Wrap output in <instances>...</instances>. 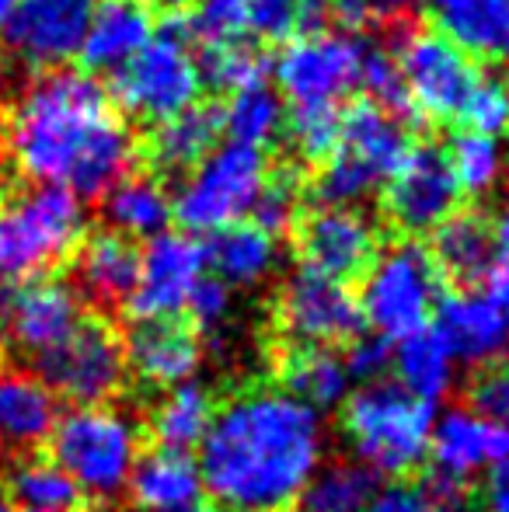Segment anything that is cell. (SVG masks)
Masks as SVG:
<instances>
[{
	"label": "cell",
	"instance_id": "6da1fadb",
	"mask_svg": "<svg viewBox=\"0 0 509 512\" xmlns=\"http://www.w3.org/2000/svg\"><path fill=\"white\" fill-rule=\"evenodd\" d=\"M325 460V425L293 394L255 387L213 411L199 443L203 492L224 512H286Z\"/></svg>",
	"mask_w": 509,
	"mask_h": 512
},
{
	"label": "cell",
	"instance_id": "7a4b0ae2",
	"mask_svg": "<svg viewBox=\"0 0 509 512\" xmlns=\"http://www.w3.org/2000/svg\"><path fill=\"white\" fill-rule=\"evenodd\" d=\"M14 168L35 185H60L77 199H102L136 164L133 133L91 74L46 70L4 126Z\"/></svg>",
	"mask_w": 509,
	"mask_h": 512
},
{
	"label": "cell",
	"instance_id": "3957f363",
	"mask_svg": "<svg viewBox=\"0 0 509 512\" xmlns=\"http://www.w3.org/2000/svg\"><path fill=\"white\" fill-rule=\"evenodd\" d=\"M342 432L356 464L384 478H405L429 457L436 411L401 384H363L342 405Z\"/></svg>",
	"mask_w": 509,
	"mask_h": 512
},
{
	"label": "cell",
	"instance_id": "277c9868",
	"mask_svg": "<svg viewBox=\"0 0 509 512\" xmlns=\"http://www.w3.org/2000/svg\"><path fill=\"white\" fill-rule=\"evenodd\" d=\"M46 443L49 457L91 502H112L126 495L129 478L143 457L136 422L109 405H88L60 415Z\"/></svg>",
	"mask_w": 509,
	"mask_h": 512
},
{
	"label": "cell",
	"instance_id": "5b68a950",
	"mask_svg": "<svg viewBox=\"0 0 509 512\" xmlns=\"http://www.w3.org/2000/svg\"><path fill=\"white\" fill-rule=\"evenodd\" d=\"M84 203L60 185H35L0 206V283L49 276L84 241Z\"/></svg>",
	"mask_w": 509,
	"mask_h": 512
},
{
	"label": "cell",
	"instance_id": "8992f818",
	"mask_svg": "<svg viewBox=\"0 0 509 512\" xmlns=\"http://www.w3.org/2000/svg\"><path fill=\"white\" fill-rule=\"evenodd\" d=\"M408 150H412V143H408L405 119L384 112L374 102L349 108V112H342L339 143H335L332 157L321 164L314 196L321 206L367 203L398 171Z\"/></svg>",
	"mask_w": 509,
	"mask_h": 512
},
{
	"label": "cell",
	"instance_id": "52a82bcc",
	"mask_svg": "<svg viewBox=\"0 0 509 512\" xmlns=\"http://www.w3.org/2000/svg\"><path fill=\"white\" fill-rule=\"evenodd\" d=\"M356 300L363 324H370L374 335L387 342H398L429 328V317L443 300V272L426 244L398 241L374 255Z\"/></svg>",
	"mask_w": 509,
	"mask_h": 512
},
{
	"label": "cell",
	"instance_id": "ba28073f",
	"mask_svg": "<svg viewBox=\"0 0 509 512\" xmlns=\"http://www.w3.org/2000/svg\"><path fill=\"white\" fill-rule=\"evenodd\" d=\"M189 39L192 35L185 21H171L161 32H154V39L123 70L112 74L109 98H116L126 115L150 126L192 108L203 91V74Z\"/></svg>",
	"mask_w": 509,
	"mask_h": 512
},
{
	"label": "cell",
	"instance_id": "9c48e42d",
	"mask_svg": "<svg viewBox=\"0 0 509 512\" xmlns=\"http://www.w3.org/2000/svg\"><path fill=\"white\" fill-rule=\"evenodd\" d=\"M269 178V161L258 147L220 143L189 171L171 199V213L185 234H217L252 213Z\"/></svg>",
	"mask_w": 509,
	"mask_h": 512
},
{
	"label": "cell",
	"instance_id": "30bf717a",
	"mask_svg": "<svg viewBox=\"0 0 509 512\" xmlns=\"http://www.w3.org/2000/svg\"><path fill=\"white\" fill-rule=\"evenodd\" d=\"M367 46L342 28H314L290 39L272 60L279 95L297 105H339L360 88Z\"/></svg>",
	"mask_w": 509,
	"mask_h": 512
},
{
	"label": "cell",
	"instance_id": "8fae6325",
	"mask_svg": "<svg viewBox=\"0 0 509 512\" xmlns=\"http://www.w3.org/2000/svg\"><path fill=\"white\" fill-rule=\"evenodd\" d=\"M35 377L56 394L74 401V408L109 405L126 384L123 338L105 321L84 317L63 342L32 359Z\"/></svg>",
	"mask_w": 509,
	"mask_h": 512
},
{
	"label": "cell",
	"instance_id": "7c38bea8",
	"mask_svg": "<svg viewBox=\"0 0 509 512\" xmlns=\"http://www.w3.org/2000/svg\"><path fill=\"white\" fill-rule=\"evenodd\" d=\"M391 56L401 70L412 108H419L429 119H457L471 88L482 77L475 70V60L464 56L450 39H443L436 28H398Z\"/></svg>",
	"mask_w": 509,
	"mask_h": 512
},
{
	"label": "cell",
	"instance_id": "4fadbf2b",
	"mask_svg": "<svg viewBox=\"0 0 509 512\" xmlns=\"http://www.w3.org/2000/svg\"><path fill=\"white\" fill-rule=\"evenodd\" d=\"M84 321V300L70 283L53 276L0 283V345L39 359Z\"/></svg>",
	"mask_w": 509,
	"mask_h": 512
},
{
	"label": "cell",
	"instance_id": "5bb4252c",
	"mask_svg": "<svg viewBox=\"0 0 509 512\" xmlns=\"http://www.w3.org/2000/svg\"><path fill=\"white\" fill-rule=\"evenodd\" d=\"M276 321L293 345H321V349L353 342L363 328L360 300L349 283L314 269H297L283 283Z\"/></svg>",
	"mask_w": 509,
	"mask_h": 512
},
{
	"label": "cell",
	"instance_id": "9a60e30c",
	"mask_svg": "<svg viewBox=\"0 0 509 512\" xmlns=\"http://www.w3.org/2000/svg\"><path fill=\"white\" fill-rule=\"evenodd\" d=\"M98 0H18L0 39L28 70H63L81 53Z\"/></svg>",
	"mask_w": 509,
	"mask_h": 512
},
{
	"label": "cell",
	"instance_id": "2e32d148",
	"mask_svg": "<svg viewBox=\"0 0 509 512\" xmlns=\"http://www.w3.org/2000/svg\"><path fill=\"white\" fill-rule=\"evenodd\" d=\"M206 276V244L196 234H164L150 237L140 251V276L129 293L126 307L136 321H164L178 317L189 304L192 290Z\"/></svg>",
	"mask_w": 509,
	"mask_h": 512
},
{
	"label": "cell",
	"instance_id": "e0dca14e",
	"mask_svg": "<svg viewBox=\"0 0 509 512\" xmlns=\"http://www.w3.org/2000/svg\"><path fill=\"white\" fill-rule=\"evenodd\" d=\"M457 203H461V189L450 171L447 150L433 143H419L408 150L398 171L387 178V220L408 234H433L450 213H457Z\"/></svg>",
	"mask_w": 509,
	"mask_h": 512
},
{
	"label": "cell",
	"instance_id": "ac0fdd59",
	"mask_svg": "<svg viewBox=\"0 0 509 512\" xmlns=\"http://www.w3.org/2000/svg\"><path fill=\"white\" fill-rule=\"evenodd\" d=\"M377 223L360 206H318L300 220V258L304 269L325 272L332 279L363 276L377 255Z\"/></svg>",
	"mask_w": 509,
	"mask_h": 512
},
{
	"label": "cell",
	"instance_id": "d6986e66",
	"mask_svg": "<svg viewBox=\"0 0 509 512\" xmlns=\"http://www.w3.org/2000/svg\"><path fill=\"white\" fill-rule=\"evenodd\" d=\"M509 457V425L489 422L471 408H450L433 422L429 460L436 481L468 488L471 478L489 474L499 460Z\"/></svg>",
	"mask_w": 509,
	"mask_h": 512
},
{
	"label": "cell",
	"instance_id": "ffe728a7",
	"mask_svg": "<svg viewBox=\"0 0 509 512\" xmlns=\"http://www.w3.org/2000/svg\"><path fill=\"white\" fill-rule=\"evenodd\" d=\"M126 370L154 391H171L178 384L196 380V370L203 363V342L196 328L164 317V321H136L123 342Z\"/></svg>",
	"mask_w": 509,
	"mask_h": 512
},
{
	"label": "cell",
	"instance_id": "44dd1931",
	"mask_svg": "<svg viewBox=\"0 0 509 512\" xmlns=\"http://www.w3.org/2000/svg\"><path fill=\"white\" fill-rule=\"evenodd\" d=\"M440 321L436 331L443 335V342L450 345V352L457 356V363H496L509 352V304H499L489 293H454V297L440 300Z\"/></svg>",
	"mask_w": 509,
	"mask_h": 512
},
{
	"label": "cell",
	"instance_id": "7402d4cb",
	"mask_svg": "<svg viewBox=\"0 0 509 512\" xmlns=\"http://www.w3.org/2000/svg\"><path fill=\"white\" fill-rule=\"evenodd\" d=\"M154 39V11L147 0H98L81 42L88 74H116Z\"/></svg>",
	"mask_w": 509,
	"mask_h": 512
},
{
	"label": "cell",
	"instance_id": "603a6c76",
	"mask_svg": "<svg viewBox=\"0 0 509 512\" xmlns=\"http://www.w3.org/2000/svg\"><path fill=\"white\" fill-rule=\"evenodd\" d=\"M74 255V290L81 293V300H91L98 307L126 304L136 286V276H140L136 241L116 234V230H102V234H91L88 241H81Z\"/></svg>",
	"mask_w": 509,
	"mask_h": 512
},
{
	"label": "cell",
	"instance_id": "cb8c5ba5",
	"mask_svg": "<svg viewBox=\"0 0 509 512\" xmlns=\"http://www.w3.org/2000/svg\"><path fill=\"white\" fill-rule=\"evenodd\" d=\"M433 28L471 60H509V0H429Z\"/></svg>",
	"mask_w": 509,
	"mask_h": 512
},
{
	"label": "cell",
	"instance_id": "d4e9b609",
	"mask_svg": "<svg viewBox=\"0 0 509 512\" xmlns=\"http://www.w3.org/2000/svg\"><path fill=\"white\" fill-rule=\"evenodd\" d=\"M126 495L143 512H178L189 509L203 495V474L192 453L154 450L140 457Z\"/></svg>",
	"mask_w": 509,
	"mask_h": 512
},
{
	"label": "cell",
	"instance_id": "484cf974",
	"mask_svg": "<svg viewBox=\"0 0 509 512\" xmlns=\"http://www.w3.org/2000/svg\"><path fill=\"white\" fill-rule=\"evenodd\" d=\"M206 269L231 290H252L279 269V244L255 223H231L206 244Z\"/></svg>",
	"mask_w": 509,
	"mask_h": 512
},
{
	"label": "cell",
	"instance_id": "4316f807",
	"mask_svg": "<svg viewBox=\"0 0 509 512\" xmlns=\"http://www.w3.org/2000/svg\"><path fill=\"white\" fill-rule=\"evenodd\" d=\"M56 418V394L35 373H0V443L32 450L46 443Z\"/></svg>",
	"mask_w": 509,
	"mask_h": 512
},
{
	"label": "cell",
	"instance_id": "83f0119b",
	"mask_svg": "<svg viewBox=\"0 0 509 512\" xmlns=\"http://www.w3.org/2000/svg\"><path fill=\"white\" fill-rule=\"evenodd\" d=\"M279 377H283L286 394H293L300 405L314 408L318 415L346 405V398L353 394L346 359L321 345H293L279 366Z\"/></svg>",
	"mask_w": 509,
	"mask_h": 512
},
{
	"label": "cell",
	"instance_id": "f1b7e54d",
	"mask_svg": "<svg viewBox=\"0 0 509 512\" xmlns=\"http://www.w3.org/2000/svg\"><path fill=\"white\" fill-rule=\"evenodd\" d=\"M220 136V112L217 108L192 105L171 119L157 122L147 136V157L157 171H192Z\"/></svg>",
	"mask_w": 509,
	"mask_h": 512
},
{
	"label": "cell",
	"instance_id": "f546056e",
	"mask_svg": "<svg viewBox=\"0 0 509 512\" xmlns=\"http://www.w3.org/2000/svg\"><path fill=\"white\" fill-rule=\"evenodd\" d=\"M391 366L398 373V384L429 405L447 398L457 377V356L436 328H422L415 335L398 338Z\"/></svg>",
	"mask_w": 509,
	"mask_h": 512
},
{
	"label": "cell",
	"instance_id": "4dcf8cb0",
	"mask_svg": "<svg viewBox=\"0 0 509 512\" xmlns=\"http://www.w3.org/2000/svg\"><path fill=\"white\" fill-rule=\"evenodd\" d=\"M102 199L109 227L129 241H150V237L164 234L168 223L175 220L168 189L150 175H126Z\"/></svg>",
	"mask_w": 509,
	"mask_h": 512
},
{
	"label": "cell",
	"instance_id": "1f68e13d",
	"mask_svg": "<svg viewBox=\"0 0 509 512\" xmlns=\"http://www.w3.org/2000/svg\"><path fill=\"white\" fill-rule=\"evenodd\" d=\"M429 255L436 258L443 279L457 283H475L485 279L492 262V223L482 213H450L433 230Z\"/></svg>",
	"mask_w": 509,
	"mask_h": 512
},
{
	"label": "cell",
	"instance_id": "d6a6232c",
	"mask_svg": "<svg viewBox=\"0 0 509 512\" xmlns=\"http://www.w3.org/2000/svg\"><path fill=\"white\" fill-rule=\"evenodd\" d=\"M213 411L217 405H213L210 391L196 380L164 391V398L150 411V436H154L157 450H199L213 425Z\"/></svg>",
	"mask_w": 509,
	"mask_h": 512
},
{
	"label": "cell",
	"instance_id": "836d02e7",
	"mask_svg": "<svg viewBox=\"0 0 509 512\" xmlns=\"http://www.w3.org/2000/svg\"><path fill=\"white\" fill-rule=\"evenodd\" d=\"M4 488L28 512H74L84 502L70 474L53 457H21L4 471Z\"/></svg>",
	"mask_w": 509,
	"mask_h": 512
},
{
	"label": "cell",
	"instance_id": "e575fe53",
	"mask_svg": "<svg viewBox=\"0 0 509 512\" xmlns=\"http://www.w3.org/2000/svg\"><path fill=\"white\" fill-rule=\"evenodd\" d=\"M286 108L279 91L269 84H252L245 91H234L227 105L220 108V133L231 143H245V147H258L272 143L283 133Z\"/></svg>",
	"mask_w": 509,
	"mask_h": 512
},
{
	"label": "cell",
	"instance_id": "d590c367",
	"mask_svg": "<svg viewBox=\"0 0 509 512\" xmlns=\"http://www.w3.org/2000/svg\"><path fill=\"white\" fill-rule=\"evenodd\" d=\"M374 474L360 464H321L300 492V512H360L374 495Z\"/></svg>",
	"mask_w": 509,
	"mask_h": 512
},
{
	"label": "cell",
	"instance_id": "8d00e7d4",
	"mask_svg": "<svg viewBox=\"0 0 509 512\" xmlns=\"http://www.w3.org/2000/svg\"><path fill=\"white\" fill-rule=\"evenodd\" d=\"M447 161L461 196H489L506 171V154L499 136H485L475 133V129H464V133L454 136Z\"/></svg>",
	"mask_w": 509,
	"mask_h": 512
},
{
	"label": "cell",
	"instance_id": "74e56055",
	"mask_svg": "<svg viewBox=\"0 0 509 512\" xmlns=\"http://www.w3.org/2000/svg\"><path fill=\"white\" fill-rule=\"evenodd\" d=\"M321 0H248V35L265 42H290L321 28Z\"/></svg>",
	"mask_w": 509,
	"mask_h": 512
},
{
	"label": "cell",
	"instance_id": "f35d334b",
	"mask_svg": "<svg viewBox=\"0 0 509 512\" xmlns=\"http://www.w3.org/2000/svg\"><path fill=\"white\" fill-rule=\"evenodd\" d=\"M342 108L339 105H297L286 112V140L293 154L307 164H325L339 143Z\"/></svg>",
	"mask_w": 509,
	"mask_h": 512
},
{
	"label": "cell",
	"instance_id": "ab89813d",
	"mask_svg": "<svg viewBox=\"0 0 509 512\" xmlns=\"http://www.w3.org/2000/svg\"><path fill=\"white\" fill-rule=\"evenodd\" d=\"M199 60V74H203V84L217 91H245L252 84H265V56L258 49L245 46V42H231V46H206Z\"/></svg>",
	"mask_w": 509,
	"mask_h": 512
},
{
	"label": "cell",
	"instance_id": "60d3db41",
	"mask_svg": "<svg viewBox=\"0 0 509 512\" xmlns=\"http://www.w3.org/2000/svg\"><path fill=\"white\" fill-rule=\"evenodd\" d=\"M192 39L206 46H231L248 35V0H196V11L185 21Z\"/></svg>",
	"mask_w": 509,
	"mask_h": 512
},
{
	"label": "cell",
	"instance_id": "b9f144b4",
	"mask_svg": "<svg viewBox=\"0 0 509 512\" xmlns=\"http://www.w3.org/2000/svg\"><path fill=\"white\" fill-rule=\"evenodd\" d=\"M248 216H252L255 227H262L272 237L293 230V223L300 220V178L290 175V171L269 175Z\"/></svg>",
	"mask_w": 509,
	"mask_h": 512
},
{
	"label": "cell",
	"instance_id": "7bdbcfd3",
	"mask_svg": "<svg viewBox=\"0 0 509 512\" xmlns=\"http://www.w3.org/2000/svg\"><path fill=\"white\" fill-rule=\"evenodd\" d=\"M457 119H464L468 129L485 136L509 133V81H503V77H478V84L471 88Z\"/></svg>",
	"mask_w": 509,
	"mask_h": 512
},
{
	"label": "cell",
	"instance_id": "ee69618b",
	"mask_svg": "<svg viewBox=\"0 0 509 512\" xmlns=\"http://www.w3.org/2000/svg\"><path fill=\"white\" fill-rule=\"evenodd\" d=\"M360 88L370 95V102L384 112L405 119L412 112V98L405 91V81H401V70L394 63L391 53H377V49H367V60H363V74H360Z\"/></svg>",
	"mask_w": 509,
	"mask_h": 512
},
{
	"label": "cell",
	"instance_id": "f6af8a7d",
	"mask_svg": "<svg viewBox=\"0 0 509 512\" xmlns=\"http://www.w3.org/2000/svg\"><path fill=\"white\" fill-rule=\"evenodd\" d=\"M468 408L478 411L482 418H489V422L509 425V363L506 359L478 366V373L468 384Z\"/></svg>",
	"mask_w": 509,
	"mask_h": 512
},
{
	"label": "cell",
	"instance_id": "bcb514c9",
	"mask_svg": "<svg viewBox=\"0 0 509 512\" xmlns=\"http://www.w3.org/2000/svg\"><path fill=\"white\" fill-rule=\"evenodd\" d=\"M461 506L440 495L433 485H387L370 495L360 512H457Z\"/></svg>",
	"mask_w": 509,
	"mask_h": 512
},
{
	"label": "cell",
	"instance_id": "7dc6e473",
	"mask_svg": "<svg viewBox=\"0 0 509 512\" xmlns=\"http://www.w3.org/2000/svg\"><path fill=\"white\" fill-rule=\"evenodd\" d=\"M342 359H346V370L353 380H360V384H377V380H384V373L391 370L394 349L381 335H356Z\"/></svg>",
	"mask_w": 509,
	"mask_h": 512
},
{
	"label": "cell",
	"instance_id": "c3c4849f",
	"mask_svg": "<svg viewBox=\"0 0 509 512\" xmlns=\"http://www.w3.org/2000/svg\"><path fill=\"white\" fill-rule=\"evenodd\" d=\"M231 286H224L217 276H203L199 286L192 290L189 304V317L196 321V328H210V331H220L231 317Z\"/></svg>",
	"mask_w": 509,
	"mask_h": 512
},
{
	"label": "cell",
	"instance_id": "681fc988",
	"mask_svg": "<svg viewBox=\"0 0 509 512\" xmlns=\"http://www.w3.org/2000/svg\"><path fill=\"white\" fill-rule=\"evenodd\" d=\"M485 293L499 304H509V199L492 220V262L485 272Z\"/></svg>",
	"mask_w": 509,
	"mask_h": 512
},
{
	"label": "cell",
	"instance_id": "f907efd6",
	"mask_svg": "<svg viewBox=\"0 0 509 512\" xmlns=\"http://www.w3.org/2000/svg\"><path fill=\"white\" fill-rule=\"evenodd\" d=\"M485 509L489 512H509V457L499 460L485 481Z\"/></svg>",
	"mask_w": 509,
	"mask_h": 512
},
{
	"label": "cell",
	"instance_id": "816d5d0a",
	"mask_svg": "<svg viewBox=\"0 0 509 512\" xmlns=\"http://www.w3.org/2000/svg\"><path fill=\"white\" fill-rule=\"evenodd\" d=\"M335 14H339V25L342 32H360V28H367L370 21H374V14H370L367 0H335Z\"/></svg>",
	"mask_w": 509,
	"mask_h": 512
},
{
	"label": "cell",
	"instance_id": "f5cc1de1",
	"mask_svg": "<svg viewBox=\"0 0 509 512\" xmlns=\"http://www.w3.org/2000/svg\"><path fill=\"white\" fill-rule=\"evenodd\" d=\"M422 4H429V0H367L374 18H394V14L415 11V7H422Z\"/></svg>",
	"mask_w": 509,
	"mask_h": 512
},
{
	"label": "cell",
	"instance_id": "db71d44e",
	"mask_svg": "<svg viewBox=\"0 0 509 512\" xmlns=\"http://www.w3.org/2000/svg\"><path fill=\"white\" fill-rule=\"evenodd\" d=\"M14 7H18V0H0V32H4V25L11 21Z\"/></svg>",
	"mask_w": 509,
	"mask_h": 512
},
{
	"label": "cell",
	"instance_id": "11a10c76",
	"mask_svg": "<svg viewBox=\"0 0 509 512\" xmlns=\"http://www.w3.org/2000/svg\"><path fill=\"white\" fill-rule=\"evenodd\" d=\"M161 7H185V4H192V0H157Z\"/></svg>",
	"mask_w": 509,
	"mask_h": 512
},
{
	"label": "cell",
	"instance_id": "9f6ffc18",
	"mask_svg": "<svg viewBox=\"0 0 509 512\" xmlns=\"http://www.w3.org/2000/svg\"><path fill=\"white\" fill-rule=\"evenodd\" d=\"M4 464H7V446L0 443V467H4Z\"/></svg>",
	"mask_w": 509,
	"mask_h": 512
},
{
	"label": "cell",
	"instance_id": "6f0895ef",
	"mask_svg": "<svg viewBox=\"0 0 509 512\" xmlns=\"http://www.w3.org/2000/svg\"><path fill=\"white\" fill-rule=\"evenodd\" d=\"M178 512H210V509H203V506H199V502H196V506H189V509H178Z\"/></svg>",
	"mask_w": 509,
	"mask_h": 512
},
{
	"label": "cell",
	"instance_id": "680465c9",
	"mask_svg": "<svg viewBox=\"0 0 509 512\" xmlns=\"http://www.w3.org/2000/svg\"><path fill=\"white\" fill-rule=\"evenodd\" d=\"M0 512H11V506H7V499L0 495Z\"/></svg>",
	"mask_w": 509,
	"mask_h": 512
},
{
	"label": "cell",
	"instance_id": "91938a15",
	"mask_svg": "<svg viewBox=\"0 0 509 512\" xmlns=\"http://www.w3.org/2000/svg\"><path fill=\"white\" fill-rule=\"evenodd\" d=\"M0 143H4V115H0Z\"/></svg>",
	"mask_w": 509,
	"mask_h": 512
},
{
	"label": "cell",
	"instance_id": "94428289",
	"mask_svg": "<svg viewBox=\"0 0 509 512\" xmlns=\"http://www.w3.org/2000/svg\"><path fill=\"white\" fill-rule=\"evenodd\" d=\"M503 154H506V168H509V143H506V147H503Z\"/></svg>",
	"mask_w": 509,
	"mask_h": 512
},
{
	"label": "cell",
	"instance_id": "6125c7cd",
	"mask_svg": "<svg viewBox=\"0 0 509 512\" xmlns=\"http://www.w3.org/2000/svg\"><path fill=\"white\" fill-rule=\"evenodd\" d=\"M21 512H28V509H21Z\"/></svg>",
	"mask_w": 509,
	"mask_h": 512
}]
</instances>
